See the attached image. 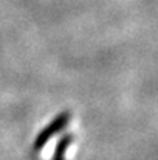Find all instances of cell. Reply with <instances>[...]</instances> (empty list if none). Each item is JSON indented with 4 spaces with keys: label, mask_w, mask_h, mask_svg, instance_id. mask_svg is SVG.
I'll list each match as a JSON object with an SVG mask.
<instances>
[{
    "label": "cell",
    "mask_w": 158,
    "mask_h": 160,
    "mask_svg": "<svg viewBox=\"0 0 158 160\" xmlns=\"http://www.w3.org/2000/svg\"><path fill=\"white\" fill-rule=\"evenodd\" d=\"M70 120H71L70 112H60L56 118H53L51 121L37 134V137L34 140V151H41L48 143V140L51 137H54L57 132H60L64 128H67L70 124Z\"/></svg>",
    "instance_id": "obj_1"
},
{
    "label": "cell",
    "mask_w": 158,
    "mask_h": 160,
    "mask_svg": "<svg viewBox=\"0 0 158 160\" xmlns=\"http://www.w3.org/2000/svg\"><path fill=\"white\" fill-rule=\"evenodd\" d=\"M73 140H74V137H73L71 134L64 135V137L57 142V146H56V149H54V152H53V160H65V152H67L68 148L71 146Z\"/></svg>",
    "instance_id": "obj_2"
}]
</instances>
